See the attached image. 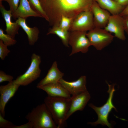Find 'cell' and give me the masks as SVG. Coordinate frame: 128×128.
Here are the masks:
<instances>
[{"mask_svg": "<svg viewBox=\"0 0 128 128\" xmlns=\"http://www.w3.org/2000/svg\"><path fill=\"white\" fill-rule=\"evenodd\" d=\"M52 27L59 26L62 16L73 18L81 12L91 10L96 0H40Z\"/></svg>", "mask_w": 128, "mask_h": 128, "instance_id": "cell-1", "label": "cell"}, {"mask_svg": "<svg viewBox=\"0 0 128 128\" xmlns=\"http://www.w3.org/2000/svg\"><path fill=\"white\" fill-rule=\"evenodd\" d=\"M94 27L93 15L90 10L82 12L73 18L69 31L87 32Z\"/></svg>", "mask_w": 128, "mask_h": 128, "instance_id": "cell-8", "label": "cell"}, {"mask_svg": "<svg viewBox=\"0 0 128 128\" xmlns=\"http://www.w3.org/2000/svg\"><path fill=\"white\" fill-rule=\"evenodd\" d=\"M51 34L56 35L61 39L64 45L67 47H69V31L62 29L59 26H55L49 29L46 34L48 35Z\"/></svg>", "mask_w": 128, "mask_h": 128, "instance_id": "cell-20", "label": "cell"}, {"mask_svg": "<svg viewBox=\"0 0 128 128\" xmlns=\"http://www.w3.org/2000/svg\"><path fill=\"white\" fill-rule=\"evenodd\" d=\"M0 40L4 43L7 46H9L15 44L17 41L15 38L7 34H5L3 29L0 28Z\"/></svg>", "mask_w": 128, "mask_h": 128, "instance_id": "cell-22", "label": "cell"}, {"mask_svg": "<svg viewBox=\"0 0 128 128\" xmlns=\"http://www.w3.org/2000/svg\"><path fill=\"white\" fill-rule=\"evenodd\" d=\"M114 0V1H116L117 2V1L118 0Z\"/></svg>", "mask_w": 128, "mask_h": 128, "instance_id": "cell-32", "label": "cell"}, {"mask_svg": "<svg viewBox=\"0 0 128 128\" xmlns=\"http://www.w3.org/2000/svg\"><path fill=\"white\" fill-rule=\"evenodd\" d=\"M91 10L93 15L94 27L104 28L111 15L110 13L101 8L96 1L93 3Z\"/></svg>", "mask_w": 128, "mask_h": 128, "instance_id": "cell-12", "label": "cell"}, {"mask_svg": "<svg viewBox=\"0 0 128 128\" xmlns=\"http://www.w3.org/2000/svg\"><path fill=\"white\" fill-rule=\"evenodd\" d=\"M102 8L108 11L112 15L119 14L123 7L114 0H96Z\"/></svg>", "mask_w": 128, "mask_h": 128, "instance_id": "cell-19", "label": "cell"}, {"mask_svg": "<svg viewBox=\"0 0 128 128\" xmlns=\"http://www.w3.org/2000/svg\"><path fill=\"white\" fill-rule=\"evenodd\" d=\"M32 126L31 123L29 122L25 124L20 126L15 125L13 128H32Z\"/></svg>", "mask_w": 128, "mask_h": 128, "instance_id": "cell-28", "label": "cell"}, {"mask_svg": "<svg viewBox=\"0 0 128 128\" xmlns=\"http://www.w3.org/2000/svg\"><path fill=\"white\" fill-rule=\"evenodd\" d=\"M86 36L91 45L101 50L112 41L114 36L104 28L94 27L87 33Z\"/></svg>", "mask_w": 128, "mask_h": 128, "instance_id": "cell-6", "label": "cell"}, {"mask_svg": "<svg viewBox=\"0 0 128 128\" xmlns=\"http://www.w3.org/2000/svg\"><path fill=\"white\" fill-rule=\"evenodd\" d=\"M28 1L32 9L48 22V18L41 6L40 0H28Z\"/></svg>", "mask_w": 128, "mask_h": 128, "instance_id": "cell-21", "label": "cell"}, {"mask_svg": "<svg viewBox=\"0 0 128 128\" xmlns=\"http://www.w3.org/2000/svg\"><path fill=\"white\" fill-rule=\"evenodd\" d=\"M7 46L0 40V58L2 60H4L10 52V50L8 49Z\"/></svg>", "mask_w": 128, "mask_h": 128, "instance_id": "cell-24", "label": "cell"}, {"mask_svg": "<svg viewBox=\"0 0 128 128\" xmlns=\"http://www.w3.org/2000/svg\"><path fill=\"white\" fill-rule=\"evenodd\" d=\"M2 1H0V10L3 17L6 23V28L5 30L7 34L15 38L16 34H18L20 26L16 22L11 21L12 17L11 11L7 10L2 5Z\"/></svg>", "mask_w": 128, "mask_h": 128, "instance_id": "cell-15", "label": "cell"}, {"mask_svg": "<svg viewBox=\"0 0 128 128\" xmlns=\"http://www.w3.org/2000/svg\"><path fill=\"white\" fill-rule=\"evenodd\" d=\"M69 32V44L72 49L69 56L79 52L84 53H87L89 47L91 46L86 36L87 32L73 31Z\"/></svg>", "mask_w": 128, "mask_h": 128, "instance_id": "cell-7", "label": "cell"}, {"mask_svg": "<svg viewBox=\"0 0 128 128\" xmlns=\"http://www.w3.org/2000/svg\"><path fill=\"white\" fill-rule=\"evenodd\" d=\"M20 0H0L2 1H5L9 4V10L11 11L12 14L17 9Z\"/></svg>", "mask_w": 128, "mask_h": 128, "instance_id": "cell-26", "label": "cell"}, {"mask_svg": "<svg viewBox=\"0 0 128 128\" xmlns=\"http://www.w3.org/2000/svg\"><path fill=\"white\" fill-rule=\"evenodd\" d=\"M20 86L14 83L13 80L7 85L0 86V113L4 118L6 104L14 96Z\"/></svg>", "mask_w": 128, "mask_h": 128, "instance_id": "cell-10", "label": "cell"}, {"mask_svg": "<svg viewBox=\"0 0 128 128\" xmlns=\"http://www.w3.org/2000/svg\"><path fill=\"white\" fill-rule=\"evenodd\" d=\"M72 96H74L87 91L86 85V77L82 75L77 80L68 82L63 78L59 82Z\"/></svg>", "mask_w": 128, "mask_h": 128, "instance_id": "cell-13", "label": "cell"}, {"mask_svg": "<svg viewBox=\"0 0 128 128\" xmlns=\"http://www.w3.org/2000/svg\"><path fill=\"white\" fill-rule=\"evenodd\" d=\"M37 88L46 92L48 96L68 98L71 97L69 92L59 82L48 84Z\"/></svg>", "mask_w": 128, "mask_h": 128, "instance_id": "cell-14", "label": "cell"}, {"mask_svg": "<svg viewBox=\"0 0 128 128\" xmlns=\"http://www.w3.org/2000/svg\"><path fill=\"white\" fill-rule=\"evenodd\" d=\"M15 125L11 122L5 119L0 113V128H13Z\"/></svg>", "mask_w": 128, "mask_h": 128, "instance_id": "cell-25", "label": "cell"}, {"mask_svg": "<svg viewBox=\"0 0 128 128\" xmlns=\"http://www.w3.org/2000/svg\"><path fill=\"white\" fill-rule=\"evenodd\" d=\"M73 19L62 16L59 26L64 30L69 31Z\"/></svg>", "mask_w": 128, "mask_h": 128, "instance_id": "cell-23", "label": "cell"}, {"mask_svg": "<svg viewBox=\"0 0 128 128\" xmlns=\"http://www.w3.org/2000/svg\"><path fill=\"white\" fill-rule=\"evenodd\" d=\"M90 98V95L87 90L72 96L69 108L66 118V120L77 111L83 110Z\"/></svg>", "mask_w": 128, "mask_h": 128, "instance_id": "cell-11", "label": "cell"}, {"mask_svg": "<svg viewBox=\"0 0 128 128\" xmlns=\"http://www.w3.org/2000/svg\"><path fill=\"white\" fill-rule=\"evenodd\" d=\"M64 75V73L58 69L57 62L55 61L46 76L37 84V88L48 84L59 82Z\"/></svg>", "mask_w": 128, "mask_h": 128, "instance_id": "cell-17", "label": "cell"}, {"mask_svg": "<svg viewBox=\"0 0 128 128\" xmlns=\"http://www.w3.org/2000/svg\"><path fill=\"white\" fill-rule=\"evenodd\" d=\"M25 118L32 124L33 128H58L44 103L33 108Z\"/></svg>", "mask_w": 128, "mask_h": 128, "instance_id": "cell-3", "label": "cell"}, {"mask_svg": "<svg viewBox=\"0 0 128 128\" xmlns=\"http://www.w3.org/2000/svg\"><path fill=\"white\" fill-rule=\"evenodd\" d=\"M14 79L12 75L6 74L2 70L0 71V83L5 81H8L10 82L12 81Z\"/></svg>", "mask_w": 128, "mask_h": 128, "instance_id": "cell-27", "label": "cell"}, {"mask_svg": "<svg viewBox=\"0 0 128 128\" xmlns=\"http://www.w3.org/2000/svg\"><path fill=\"white\" fill-rule=\"evenodd\" d=\"M12 15L15 19L19 17L26 19L30 17L42 18L32 9L28 0H20L18 8Z\"/></svg>", "mask_w": 128, "mask_h": 128, "instance_id": "cell-16", "label": "cell"}, {"mask_svg": "<svg viewBox=\"0 0 128 128\" xmlns=\"http://www.w3.org/2000/svg\"><path fill=\"white\" fill-rule=\"evenodd\" d=\"M71 101V97L68 98L48 96L44 99V103L50 112L58 128L66 126V118Z\"/></svg>", "mask_w": 128, "mask_h": 128, "instance_id": "cell-2", "label": "cell"}, {"mask_svg": "<svg viewBox=\"0 0 128 128\" xmlns=\"http://www.w3.org/2000/svg\"><path fill=\"white\" fill-rule=\"evenodd\" d=\"M107 83L109 87L107 92L109 94V96L106 103L100 107L96 106L91 103L89 104V106L95 111L98 116V119L96 121L88 123V124L92 126H96L100 124L103 126H107L109 128H111V125L108 120V118L109 113L113 109L117 111L112 102L114 92L115 91L114 88L115 84L110 85Z\"/></svg>", "mask_w": 128, "mask_h": 128, "instance_id": "cell-4", "label": "cell"}, {"mask_svg": "<svg viewBox=\"0 0 128 128\" xmlns=\"http://www.w3.org/2000/svg\"><path fill=\"white\" fill-rule=\"evenodd\" d=\"M119 14L122 17L128 15V4L123 9Z\"/></svg>", "mask_w": 128, "mask_h": 128, "instance_id": "cell-30", "label": "cell"}, {"mask_svg": "<svg viewBox=\"0 0 128 128\" xmlns=\"http://www.w3.org/2000/svg\"><path fill=\"white\" fill-rule=\"evenodd\" d=\"M41 56L35 53L31 56L30 65L23 74L18 76L13 80L14 83L20 86H26L39 77L41 70L40 65L41 63Z\"/></svg>", "mask_w": 128, "mask_h": 128, "instance_id": "cell-5", "label": "cell"}, {"mask_svg": "<svg viewBox=\"0 0 128 128\" xmlns=\"http://www.w3.org/2000/svg\"><path fill=\"white\" fill-rule=\"evenodd\" d=\"M117 2L119 4L123 7L128 4V0H118Z\"/></svg>", "mask_w": 128, "mask_h": 128, "instance_id": "cell-31", "label": "cell"}, {"mask_svg": "<svg viewBox=\"0 0 128 128\" xmlns=\"http://www.w3.org/2000/svg\"><path fill=\"white\" fill-rule=\"evenodd\" d=\"M104 29L114 33L115 36L120 40L124 41L126 39L123 18L119 14L111 15Z\"/></svg>", "mask_w": 128, "mask_h": 128, "instance_id": "cell-9", "label": "cell"}, {"mask_svg": "<svg viewBox=\"0 0 128 128\" xmlns=\"http://www.w3.org/2000/svg\"><path fill=\"white\" fill-rule=\"evenodd\" d=\"M26 19L20 17L17 19L16 22L23 29L26 34L29 45H34L39 38L40 31L36 27H29L27 24Z\"/></svg>", "mask_w": 128, "mask_h": 128, "instance_id": "cell-18", "label": "cell"}, {"mask_svg": "<svg viewBox=\"0 0 128 128\" xmlns=\"http://www.w3.org/2000/svg\"><path fill=\"white\" fill-rule=\"evenodd\" d=\"M123 17L124 20L125 31L128 34V15Z\"/></svg>", "mask_w": 128, "mask_h": 128, "instance_id": "cell-29", "label": "cell"}]
</instances>
